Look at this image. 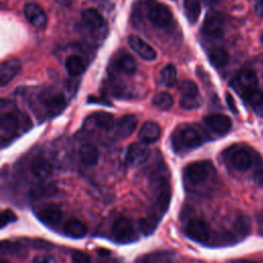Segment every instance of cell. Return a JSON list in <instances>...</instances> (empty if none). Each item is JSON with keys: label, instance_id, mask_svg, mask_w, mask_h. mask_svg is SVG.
Listing matches in <instances>:
<instances>
[{"label": "cell", "instance_id": "obj_40", "mask_svg": "<svg viewBox=\"0 0 263 263\" xmlns=\"http://www.w3.org/2000/svg\"><path fill=\"white\" fill-rule=\"evenodd\" d=\"M33 263H58L55 258L51 255L40 254L33 259Z\"/></svg>", "mask_w": 263, "mask_h": 263}, {"label": "cell", "instance_id": "obj_30", "mask_svg": "<svg viewBox=\"0 0 263 263\" xmlns=\"http://www.w3.org/2000/svg\"><path fill=\"white\" fill-rule=\"evenodd\" d=\"M160 80L167 87L174 86L177 81V69L175 65L167 64L160 71Z\"/></svg>", "mask_w": 263, "mask_h": 263}, {"label": "cell", "instance_id": "obj_13", "mask_svg": "<svg viewBox=\"0 0 263 263\" xmlns=\"http://www.w3.org/2000/svg\"><path fill=\"white\" fill-rule=\"evenodd\" d=\"M138 119L133 114L121 116L115 124V135L118 139H125L129 137L136 129Z\"/></svg>", "mask_w": 263, "mask_h": 263}, {"label": "cell", "instance_id": "obj_25", "mask_svg": "<svg viewBox=\"0 0 263 263\" xmlns=\"http://www.w3.org/2000/svg\"><path fill=\"white\" fill-rule=\"evenodd\" d=\"M65 66L68 73L72 76H78L82 74L85 69V64L83 59L77 54L69 55L65 62Z\"/></svg>", "mask_w": 263, "mask_h": 263}, {"label": "cell", "instance_id": "obj_48", "mask_svg": "<svg viewBox=\"0 0 263 263\" xmlns=\"http://www.w3.org/2000/svg\"><path fill=\"white\" fill-rule=\"evenodd\" d=\"M138 263H150V262H148V261H139Z\"/></svg>", "mask_w": 263, "mask_h": 263}, {"label": "cell", "instance_id": "obj_28", "mask_svg": "<svg viewBox=\"0 0 263 263\" xmlns=\"http://www.w3.org/2000/svg\"><path fill=\"white\" fill-rule=\"evenodd\" d=\"M95 124L102 129L110 130L114 127V118L110 113L107 112H97L91 116Z\"/></svg>", "mask_w": 263, "mask_h": 263}, {"label": "cell", "instance_id": "obj_15", "mask_svg": "<svg viewBox=\"0 0 263 263\" xmlns=\"http://www.w3.org/2000/svg\"><path fill=\"white\" fill-rule=\"evenodd\" d=\"M22 65L17 59H10L1 64L0 67V82L4 86L10 82L21 71Z\"/></svg>", "mask_w": 263, "mask_h": 263}, {"label": "cell", "instance_id": "obj_1", "mask_svg": "<svg viewBox=\"0 0 263 263\" xmlns=\"http://www.w3.org/2000/svg\"><path fill=\"white\" fill-rule=\"evenodd\" d=\"M172 141L173 147L177 152H184L199 147L204 140L195 127L182 126L174 132L172 135Z\"/></svg>", "mask_w": 263, "mask_h": 263}, {"label": "cell", "instance_id": "obj_38", "mask_svg": "<svg viewBox=\"0 0 263 263\" xmlns=\"http://www.w3.org/2000/svg\"><path fill=\"white\" fill-rule=\"evenodd\" d=\"M16 219V215L11 210H4L1 214V227H5L7 224L14 222Z\"/></svg>", "mask_w": 263, "mask_h": 263}, {"label": "cell", "instance_id": "obj_43", "mask_svg": "<svg viewBox=\"0 0 263 263\" xmlns=\"http://www.w3.org/2000/svg\"><path fill=\"white\" fill-rule=\"evenodd\" d=\"M255 181L260 184V185H263V167L261 168H258L255 173Z\"/></svg>", "mask_w": 263, "mask_h": 263}, {"label": "cell", "instance_id": "obj_8", "mask_svg": "<svg viewBox=\"0 0 263 263\" xmlns=\"http://www.w3.org/2000/svg\"><path fill=\"white\" fill-rule=\"evenodd\" d=\"M24 13L28 22L35 28H44L47 23V16L40 5L37 3H27L24 6Z\"/></svg>", "mask_w": 263, "mask_h": 263}, {"label": "cell", "instance_id": "obj_12", "mask_svg": "<svg viewBox=\"0 0 263 263\" xmlns=\"http://www.w3.org/2000/svg\"><path fill=\"white\" fill-rule=\"evenodd\" d=\"M204 123L215 133L224 135L231 128V119L224 114H211L204 117Z\"/></svg>", "mask_w": 263, "mask_h": 263}, {"label": "cell", "instance_id": "obj_5", "mask_svg": "<svg viewBox=\"0 0 263 263\" xmlns=\"http://www.w3.org/2000/svg\"><path fill=\"white\" fill-rule=\"evenodd\" d=\"M225 28L226 20L222 13L211 11L206 14L202 26V31L208 37L213 39L221 38L224 35Z\"/></svg>", "mask_w": 263, "mask_h": 263}, {"label": "cell", "instance_id": "obj_33", "mask_svg": "<svg viewBox=\"0 0 263 263\" xmlns=\"http://www.w3.org/2000/svg\"><path fill=\"white\" fill-rule=\"evenodd\" d=\"M158 220H159V216L156 214L141 219L139 222V225H140V230L142 231V233H144L145 235L151 234L157 227Z\"/></svg>", "mask_w": 263, "mask_h": 263}, {"label": "cell", "instance_id": "obj_29", "mask_svg": "<svg viewBox=\"0 0 263 263\" xmlns=\"http://www.w3.org/2000/svg\"><path fill=\"white\" fill-rule=\"evenodd\" d=\"M21 123V118L15 112H10L6 113L2 116V122H1V127L2 130H6L7 133H13L15 132Z\"/></svg>", "mask_w": 263, "mask_h": 263}, {"label": "cell", "instance_id": "obj_34", "mask_svg": "<svg viewBox=\"0 0 263 263\" xmlns=\"http://www.w3.org/2000/svg\"><path fill=\"white\" fill-rule=\"evenodd\" d=\"M179 90L182 97H196L199 96L197 85L191 80H183L179 85Z\"/></svg>", "mask_w": 263, "mask_h": 263}, {"label": "cell", "instance_id": "obj_14", "mask_svg": "<svg viewBox=\"0 0 263 263\" xmlns=\"http://www.w3.org/2000/svg\"><path fill=\"white\" fill-rule=\"evenodd\" d=\"M229 161L236 170L247 171L252 164V156L248 150L237 147L229 153Z\"/></svg>", "mask_w": 263, "mask_h": 263}, {"label": "cell", "instance_id": "obj_6", "mask_svg": "<svg viewBox=\"0 0 263 263\" xmlns=\"http://www.w3.org/2000/svg\"><path fill=\"white\" fill-rule=\"evenodd\" d=\"M185 232L189 238L197 242H205L210 238V227L200 219H192L188 222Z\"/></svg>", "mask_w": 263, "mask_h": 263}, {"label": "cell", "instance_id": "obj_32", "mask_svg": "<svg viewBox=\"0 0 263 263\" xmlns=\"http://www.w3.org/2000/svg\"><path fill=\"white\" fill-rule=\"evenodd\" d=\"M153 106L161 109V110H167L170 109L174 104V99L168 92H158L155 95L152 99Z\"/></svg>", "mask_w": 263, "mask_h": 263}, {"label": "cell", "instance_id": "obj_46", "mask_svg": "<svg viewBox=\"0 0 263 263\" xmlns=\"http://www.w3.org/2000/svg\"><path fill=\"white\" fill-rule=\"evenodd\" d=\"M204 1V3H206L208 5H214V4H216L219 0H203Z\"/></svg>", "mask_w": 263, "mask_h": 263}, {"label": "cell", "instance_id": "obj_36", "mask_svg": "<svg viewBox=\"0 0 263 263\" xmlns=\"http://www.w3.org/2000/svg\"><path fill=\"white\" fill-rule=\"evenodd\" d=\"M235 229L236 231L241 234V235H247L250 231V228H251V222H250V219L248 216L246 215H240L236 221H235Z\"/></svg>", "mask_w": 263, "mask_h": 263}, {"label": "cell", "instance_id": "obj_26", "mask_svg": "<svg viewBox=\"0 0 263 263\" xmlns=\"http://www.w3.org/2000/svg\"><path fill=\"white\" fill-rule=\"evenodd\" d=\"M184 12L190 24H195L200 14V1L199 0H183Z\"/></svg>", "mask_w": 263, "mask_h": 263}, {"label": "cell", "instance_id": "obj_31", "mask_svg": "<svg viewBox=\"0 0 263 263\" xmlns=\"http://www.w3.org/2000/svg\"><path fill=\"white\" fill-rule=\"evenodd\" d=\"M241 96L245 101L253 107L261 106L263 104V91L258 86L243 91Z\"/></svg>", "mask_w": 263, "mask_h": 263}, {"label": "cell", "instance_id": "obj_16", "mask_svg": "<svg viewBox=\"0 0 263 263\" xmlns=\"http://www.w3.org/2000/svg\"><path fill=\"white\" fill-rule=\"evenodd\" d=\"M30 172L37 179H45L52 173V165L48 159L39 155L32 159Z\"/></svg>", "mask_w": 263, "mask_h": 263}, {"label": "cell", "instance_id": "obj_4", "mask_svg": "<svg viewBox=\"0 0 263 263\" xmlns=\"http://www.w3.org/2000/svg\"><path fill=\"white\" fill-rule=\"evenodd\" d=\"M111 233L113 238L121 243H128L137 240L138 235L132 222L124 217H119L112 225Z\"/></svg>", "mask_w": 263, "mask_h": 263}, {"label": "cell", "instance_id": "obj_10", "mask_svg": "<svg viewBox=\"0 0 263 263\" xmlns=\"http://www.w3.org/2000/svg\"><path fill=\"white\" fill-rule=\"evenodd\" d=\"M130 48L145 61H154L157 57L155 49L137 35H130L127 39Z\"/></svg>", "mask_w": 263, "mask_h": 263}, {"label": "cell", "instance_id": "obj_21", "mask_svg": "<svg viewBox=\"0 0 263 263\" xmlns=\"http://www.w3.org/2000/svg\"><path fill=\"white\" fill-rule=\"evenodd\" d=\"M81 18L83 23L90 29H99L104 24V17L95 8H86L81 13Z\"/></svg>", "mask_w": 263, "mask_h": 263}, {"label": "cell", "instance_id": "obj_20", "mask_svg": "<svg viewBox=\"0 0 263 263\" xmlns=\"http://www.w3.org/2000/svg\"><path fill=\"white\" fill-rule=\"evenodd\" d=\"M66 235L73 238H81L86 234V226L78 219H70L64 225Z\"/></svg>", "mask_w": 263, "mask_h": 263}, {"label": "cell", "instance_id": "obj_49", "mask_svg": "<svg viewBox=\"0 0 263 263\" xmlns=\"http://www.w3.org/2000/svg\"><path fill=\"white\" fill-rule=\"evenodd\" d=\"M261 41H262V43H263V32H262V35H261Z\"/></svg>", "mask_w": 263, "mask_h": 263}, {"label": "cell", "instance_id": "obj_44", "mask_svg": "<svg viewBox=\"0 0 263 263\" xmlns=\"http://www.w3.org/2000/svg\"><path fill=\"white\" fill-rule=\"evenodd\" d=\"M226 263H258V262L249 260V259H234V260H229Z\"/></svg>", "mask_w": 263, "mask_h": 263}, {"label": "cell", "instance_id": "obj_7", "mask_svg": "<svg viewBox=\"0 0 263 263\" xmlns=\"http://www.w3.org/2000/svg\"><path fill=\"white\" fill-rule=\"evenodd\" d=\"M149 155L150 151L144 144L134 143L127 149L125 160L130 166H139L147 161Z\"/></svg>", "mask_w": 263, "mask_h": 263}, {"label": "cell", "instance_id": "obj_9", "mask_svg": "<svg viewBox=\"0 0 263 263\" xmlns=\"http://www.w3.org/2000/svg\"><path fill=\"white\" fill-rule=\"evenodd\" d=\"M232 85L241 95L243 91L258 86V77L252 69H243L237 74Z\"/></svg>", "mask_w": 263, "mask_h": 263}, {"label": "cell", "instance_id": "obj_42", "mask_svg": "<svg viewBox=\"0 0 263 263\" xmlns=\"http://www.w3.org/2000/svg\"><path fill=\"white\" fill-rule=\"evenodd\" d=\"M254 9L259 17L263 18V0H256L254 4Z\"/></svg>", "mask_w": 263, "mask_h": 263}, {"label": "cell", "instance_id": "obj_3", "mask_svg": "<svg viewBox=\"0 0 263 263\" xmlns=\"http://www.w3.org/2000/svg\"><path fill=\"white\" fill-rule=\"evenodd\" d=\"M213 165L210 161L201 160L192 162L186 166L184 171L185 179L192 185H200L209 178Z\"/></svg>", "mask_w": 263, "mask_h": 263}, {"label": "cell", "instance_id": "obj_18", "mask_svg": "<svg viewBox=\"0 0 263 263\" xmlns=\"http://www.w3.org/2000/svg\"><path fill=\"white\" fill-rule=\"evenodd\" d=\"M44 107L50 116H54L64 110L66 107V101L63 96L59 93H51L45 97Z\"/></svg>", "mask_w": 263, "mask_h": 263}, {"label": "cell", "instance_id": "obj_22", "mask_svg": "<svg viewBox=\"0 0 263 263\" xmlns=\"http://www.w3.org/2000/svg\"><path fill=\"white\" fill-rule=\"evenodd\" d=\"M171 200V189L166 182H161L160 186L158 188V194H157V201H156V214L159 212L160 214H163Z\"/></svg>", "mask_w": 263, "mask_h": 263}, {"label": "cell", "instance_id": "obj_35", "mask_svg": "<svg viewBox=\"0 0 263 263\" xmlns=\"http://www.w3.org/2000/svg\"><path fill=\"white\" fill-rule=\"evenodd\" d=\"M201 104V98L200 96L196 97H182L180 100V106L181 108L185 110H192L195 108H198Z\"/></svg>", "mask_w": 263, "mask_h": 263}, {"label": "cell", "instance_id": "obj_50", "mask_svg": "<svg viewBox=\"0 0 263 263\" xmlns=\"http://www.w3.org/2000/svg\"><path fill=\"white\" fill-rule=\"evenodd\" d=\"M108 263H116V262H108Z\"/></svg>", "mask_w": 263, "mask_h": 263}, {"label": "cell", "instance_id": "obj_27", "mask_svg": "<svg viewBox=\"0 0 263 263\" xmlns=\"http://www.w3.org/2000/svg\"><path fill=\"white\" fill-rule=\"evenodd\" d=\"M58 191L55 185L53 184H42L32 188L29 192V195L33 199H41L45 197H49L55 194Z\"/></svg>", "mask_w": 263, "mask_h": 263}, {"label": "cell", "instance_id": "obj_37", "mask_svg": "<svg viewBox=\"0 0 263 263\" xmlns=\"http://www.w3.org/2000/svg\"><path fill=\"white\" fill-rule=\"evenodd\" d=\"M21 247L18 243L11 242V241H2L1 243V251L3 254H17L20 252Z\"/></svg>", "mask_w": 263, "mask_h": 263}, {"label": "cell", "instance_id": "obj_24", "mask_svg": "<svg viewBox=\"0 0 263 263\" xmlns=\"http://www.w3.org/2000/svg\"><path fill=\"white\" fill-rule=\"evenodd\" d=\"M79 156L85 165H95L99 159V150L91 144H84L79 150Z\"/></svg>", "mask_w": 263, "mask_h": 263}, {"label": "cell", "instance_id": "obj_41", "mask_svg": "<svg viewBox=\"0 0 263 263\" xmlns=\"http://www.w3.org/2000/svg\"><path fill=\"white\" fill-rule=\"evenodd\" d=\"M226 103L229 107V109L233 112V113H237V108H236V105H235V102H234V99L232 98V96L230 93H226Z\"/></svg>", "mask_w": 263, "mask_h": 263}, {"label": "cell", "instance_id": "obj_17", "mask_svg": "<svg viewBox=\"0 0 263 263\" xmlns=\"http://www.w3.org/2000/svg\"><path fill=\"white\" fill-rule=\"evenodd\" d=\"M159 137H160V127L157 123L153 121L145 122L139 132V138L145 144L154 143L159 139Z\"/></svg>", "mask_w": 263, "mask_h": 263}, {"label": "cell", "instance_id": "obj_47", "mask_svg": "<svg viewBox=\"0 0 263 263\" xmlns=\"http://www.w3.org/2000/svg\"><path fill=\"white\" fill-rule=\"evenodd\" d=\"M0 263H8L6 260H4V259H2L1 261H0Z\"/></svg>", "mask_w": 263, "mask_h": 263}, {"label": "cell", "instance_id": "obj_11", "mask_svg": "<svg viewBox=\"0 0 263 263\" xmlns=\"http://www.w3.org/2000/svg\"><path fill=\"white\" fill-rule=\"evenodd\" d=\"M36 217L46 225L58 224L62 219V211L54 204H46L35 211Z\"/></svg>", "mask_w": 263, "mask_h": 263}, {"label": "cell", "instance_id": "obj_2", "mask_svg": "<svg viewBox=\"0 0 263 263\" xmlns=\"http://www.w3.org/2000/svg\"><path fill=\"white\" fill-rule=\"evenodd\" d=\"M147 17L157 28H166L171 25L173 15L167 6L154 0L147 2Z\"/></svg>", "mask_w": 263, "mask_h": 263}, {"label": "cell", "instance_id": "obj_23", "mask_svg": "<svg viewBox=\"0 0 263 263\" xmlns=\"http://www.w3.org/2000/svg\"><path fill=\"white\" fill-rule=\"evenodd\" d=\"M209 61L215 68H223L229 61L228 52L222 47H213L208 52Z\"/></svg>", "mask_w": 263, "mask_h": 263}, {"label": "cell", "instance_id": "obj_39", "mask_svg": "<svg viewBox=\"0 0 263 263\" xmlns=\"http://www.w3.org/2000/svg\"><path fill=\"white\" fill-rule=\"evenodd\" d=\"M72 263H91L88 254L82 251H75L72 254Z\"/></svg>", "mask_w": 263, "mask_h": 263}, {"label": "cell", "instance_id": "obj_45", "mask_svg": "<svg viewBox=\"0 0 263 263\" xmlns=\"http://www.w3.org/2000/svg\"><path fill=\"white\" fill-rule=\"evenodd\" d=\"M258 226H259V231L263 235V210L260 212L258 216Z\"/></svg>", "mask_w": 263, "mask_h": 263}, {"label": "cell", "instance_id": "obj_19", "mask_svg": "<svg viewBox=\"0 0 263 263\" xmlns=\"http://www.w3.org/2000/svg\"><path fill=\"white\" fill-rule=\"evenodd\" d=\"M116 68L123 74L132 75L137 70V62L132 54L122 52L116 59Z\"/></svg>", "mask_w": 263, "mask_h": 263}]
</instances>
